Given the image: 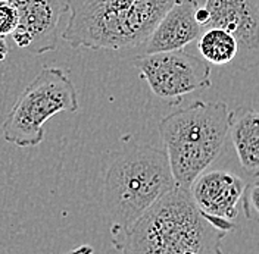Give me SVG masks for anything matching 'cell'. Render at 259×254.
<instances>
[{
	"label": "cell",
	"mask_w": 259,
	"mask_h": 254,
	"mask_svg": "<svg viewBox=\"0 0 259 254\" xmlns=\"http://www.w3.org/2000/svg\"><path fill=\"white\" fill-rule=\"evenodd\" d=\"M19 15L15 5L11 0H0V37L12 35L18 27Z\"/></svg>",
	"instance_id": "obj_13"
},
{
	"label": "cell",
	"mask_w": 259,
	"mask_h": 254,
	"mask_svg": "<svg viewBox=\"0 0 259 254\" xmlns=\"http://www.w3.org/2000/svg\"><path fill=\"white\" fill-rule=\"evenodd\" d=\"M197 50L202 59L215 66H231L239 53L234 37L215 27L203 30L197 38Z\"/></svg>",
	"instance_id": "obj_12"
},
{
	"label": "cell",
	"mask_w": 259,
	"mask_h": 254,
	"mask_svg": "<svg viewBox=\"0 0 259 254\" xmlns=\"http://www.w3.org/2000/svg\"><path fill=\"white\" fill-rule=\"evenodd\" d=\"M226 232L194 206L190 191L172 188L125 229L111 232L121 254H224Z\"/></svg>",
	"instance_id": "obj_1"
},
{
	"label": "cell",
	"mask_w": 259,
	"mask_h": 254,
	"mask_svg": "<svg viewBox=\"0 0 259 254\" xmlns=\"http://www.w3.org/2000/svg\"><path fill=\"white\" fill-rule=\"evenodd\" d=\"M176 2L178 0H66L69 18L61 37L74 48L139 47Z\"/></svg>",
	"instance_id": "obj_2"
},
{
	"label": "cell",
	"mask_w": 259,
	"mask_h": 254,
	"mask_svg": "<svg viewBox=\"0 0 259 254\" xmlns=\"http://www.w3.org/2000/svg\"><path fill=\"white\" fill-rule=\"evenodd\" d=\"M244 187L246 182L239 175L217 169L199 175L189 191L200 215L228 234L236 229L234 219L239 215Z\"/></svg>",
	"instance_id": "obj_8"
},
{
	"label": "cell",
	"mask_w": 259,
	"mask_h": 254,
	"mask_svg": "<svg viewBox=\"0 0 259 254\" xmlns=\"http://www.w3.org/2000/svg\"><path fill=\"white\" fill-rule=\"evenodd\" d=\"M240 205L249 221L259 222V182L246 184Z\"/></svg>",
	"instance_id": "obj_14"
},
{
	"label": "cell",
	"mask_w": 259,
	"mask_h": 254,
	"mask_svg": "<svg viewBox=\"0 0 259 254\" xmlns=\"http://www.w3.org/2000/svg\"><path fill=\"white\" fill-rule=\"evenodd\" d=\"M176 188L165 150L131 145L113 160L103 184L109 232L125 229L166 192Z\"/></svg>",
	"instance_id": "obj_4"
},
{
	"label": "cell",
	"mask_w": 259,
	"mask_h": 254,
	"mask_svg": "<svg viewBox=\"0 0 259 254\" xmlns=\"http://www.w3.org/2000/svg\"><path fill=\"white\" fill-rule=\"evenodd\" d=\"M133 65L156 97L176 100L210 87L209 64L186 50L140 55Z\"/></svg>",
	"instance_id": "obj_6"
},
{
	"label": "cell",
	"mask_w": 259,
	"mask_h": 254,
	"mask_svg": "<svg viewBox=\"0 0 259 254\" xmlns=\"http://www.w3.org/2000/svg\"><path fill=\"white\" fill-rule=\"evenodd\" d=\"M196 21L203 27V28H206V25H208V21H209V12L206 11V8L205 6H199L197 9H196Z\"/></svg>",
	"instance_id": "obj_15"
},
{
	"label": "cell",
	"mask_w": 259,
	"mask_h": 254,
	"mask_svg": "<svg viewBox=\"0 0 259 254\" xmlns=\"http://www.w3.org/2000/svg\"><path fill=\"white\" fill-rule=\"evenodd\" d=\"M230 115L224 101L194 100L162 118L158 129L176 187L189 190L220 156L230 134Z\"/></svg>",
	"instance_id": "obj_3"
},
{
	"label": "cell",
	"mask_w": 259,
	"mask_h": 254,
	"mask_svg": "<svg viewBox=\"0 0 259 254\" xmlns=\"http://www.w3.org/2000/svg\"><path fill=\"white\" fill-rule=\"evenodd\" d=\"M208 27L227 31L237 41L239 53L231 68L250 71L259 66V0H206Z\"/></svg>",
	"instance_id": "obj_7"
},
{
	"label": "cell",
	"mask_w": 259,
	"mask_h": 254,
	"mask_svg": "<svg viewBox=\"0 0 259 254\" xmlns=\"http://www.w3.org/2000/svg\"><path fill=\"white\" fill-rule=\"evenodd\" d=\"M231 143L240 166L252 176H259V112L239 106L230 115Z\"/></svg>",
	"instance_id": "obj_11"
},
{
	"label": "cell",
	"mask_w": 259,
	"mask_h": 254,
	"mask_svg": "<svg viewBox=\"0 0 259 254\" xmlns=\"http://www.w3.org/2000/svg\"><path fill=\"white\" fill-rule=\"evenodd\" d=\"M8 55H9V46L6 40L0 37V62H3L8 58Z\"/></svg>",
	"instance_id": "obj_16"
},
{
	"label": "cell",
	"mask_w": 259,
	"mask_h": 254,
	"mask_svg": "<svg viewBox=\"0 0 259 254\" xmlns=\"http://www.w3.org/2000/svg\"><path fill=\"white\" fill-rule=\"evenodd\" d=\"M197 8V0L176 2L145 41V55L184 50L197 40L205 30L196 21Z\"/></svg>",
	"instance_id": "obj_10"
},
{
	"label": "cell",
	"mask_w": 259,
	"mask_h": 254,
	"mask_svg": "<svg viewBox=\"0 0 259 254\" xmlns=\"http://www.w3.org/2000/svg\"><path fill=\"white\" fill-rule=\"evenodd\" d=\"M78 111L74 82L61 68H43L27 85L2 124L5 141L35 147L45 140V124L61 112Z\"/></svg>",
	"instance_id": "obj_5"
},
{
	"label": "cell",
	"mask_w": 259,
	"mask_h": 254,
	"mask_svg": "<svg viewBox=\"0 0 259 254\" xmlns=\"http://www.w3.org/2000/svg\"><path fill=\"white\" fill-rule=\"evenodd\" d=\"M18 9L19 22L11 35L16 47L31 55L56 50L61 37L59 22L68 12L64 0H11Z\"/></svg>",
	"instance_id": "obj_9"
}]
</instances>
